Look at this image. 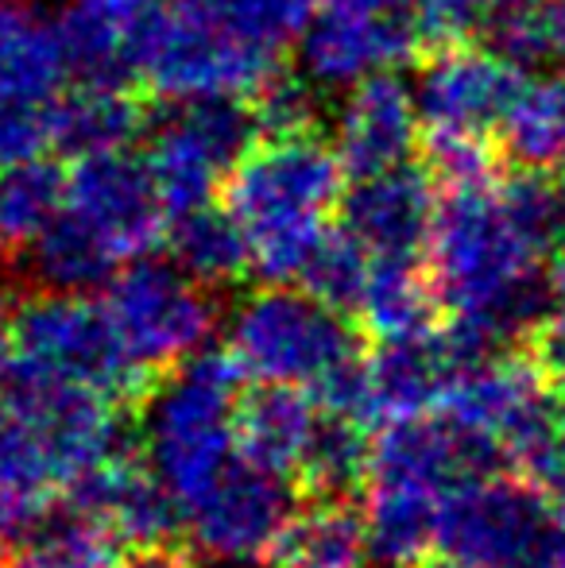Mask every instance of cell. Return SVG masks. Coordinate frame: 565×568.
<instances>
[{"mask_svg": "<svg viewBox=\"0 0 565 568\" xmlns=\"http://www.w3.org/2000/svg\"><path fill=\"white\" fill-rule=\"evenodd\" d=\"M345 166L314 132H275L244 151L225 182V205L252 247L264 283H299L330 213L345 202Z\"/></svg>", "mask_w": 565, "mask_h": 568, "instance_id": "6da1fadb", "label": "cell"}, {"mask_svg": "<svg viewBox=\"0 0 565 568\" xmlns=\"http://www.w3.org/2000/svg\"><path fill=\"white\" fill-rule=\"evenodd\" d=\"M249 375L233 352L202 348L163 372L137 406V445L186 510L236 460V403Z\"/></svg>", "mask_w": 565, "mask_h": 568, "instance_id": "7a4b0ae2", "label": "cell"}, {"mask_svg": "<svg viewBox=\"0 0 565 568\" xmlns=\"http://www.w3.org/2000/svg\"><path fill=\"white\" fill-rule=\"evenodd\" d=\"M225 348L256 383L317 387L361 356V333L345 310H333L302 286L268 283L233 306Z\"/></svg>", "mask_w": 565, "mask_h": 568, "instance_id": "3957f363", "label": "cell"}, {"mask_svg": "<svg viewBox=\"0 0 565 568\" xmlns=\"http://www.w3.org/2000/svg\"><path fill=\"white\" fill-rule=\"evenodd\" d=\"M437 554L465 568H565V507L523 476L468 479L442 499Z\"/></svg>", "mask_w": 565, "mask_h": 568, "instance_id": "277c9868", "label": "cell"}, {"mask_svg": "<svg viewBox=\"0 0 565 568\" xmlns=\"http://www.w3.org/2000/svg\"><path fill=\"white\" fill-rule=\"evenodd\" d=\"M12 364L82 383L124 406H140L155 383L129 356L105 302L82 291H43L16 306Z\"/></svg>", "mask_w": 565, "mask_h": 568, "instance_id": "5b68a950", "label": "cell"}, {"mask_svg": "<svg viewBox=\"0 0 565 568\" xmlns=\"http://www.w3.org/2000/svg\"><path fill=\"white\" fill-rule=\"evenodd\" d=\"M105 310L129 356L148 375H163L202 352L218 325L210 286L190 278L179 263L137 260L105 283Z\"/></svg>", "mask_w": 565, "mask_h": 568, "instance_id": "8992f818", "label": "cell"}, {"mask_svg": "<svg viewBox=\"0 0 565 568\" xmlns=\"http://www.w3.org/2000/svg\"><path fill=\"white\" fill-rule=\"evenodd\" d=\"M70 74L59 23L23 0H0V163L54 148Z\"/></svg>", "mask_w": 565, "mask_h": 568, "instance_id": "52a82bcc", "label": "cell"}, {"mask_svg": "<svg viewBox=\"0 0 565 568\" xmlns=\"http://www.w3.org/2000/svg\"><path fill=\"white\" fill-rule=\"evenodd\" d=\"M280 62L264 51L218 36L163 0L143 43L140 78L171 105L190 101H252L280 78Z\"/></svg>", "mask_w": 565, "mask_h": 568, "instance_id": "ba28073f", "label": "cell"}, {"mask_svg": "<svg viewBox=\"0 0 565 568\" xmlns=\"http://www.w3.org/2000/svg\"><path fill=\"white\" fill-rule=\"evenodd\" d=\"M415 0H317L299 39V67L314 90H353L415 54Z\"/></svg>", "mask_w": 565, "mask_h": 568, "instance_id": "9c48e42d", "label": "cell"}, {"mask_svg": "<svg viewBox=\"0 0 565 568\" xmlns=\"http://www.w3.org/2000/svg\"><path fill=\"white\" fill-rule=\"evenodd\" d=\"M299 510V487H291V476L268 471L260 464L236 456L186 510L190 541L202 561L225 568H249L272 561L286 523Z\"/></svg>", "mask_w": 565, "mask_h": 568, "instance_id": "30bf717a", "label": "cell"}, {"mask_svg": "<svg viewBox=\"0 0 565 568\" xmlns=\"http://www.w3.org/2000/svg\"><path fill=\"white\" fill-rule=\"evenodd\" d=\"M256 132V116L241 109V101L174 105L171 116L151 132L143 155L167 213L179 217L198 205H210L213 194L225 190Z\"/></svg>", "mask_w": 565, "mask_h": 568, "instance_id": "8fae6325", "label": "cell"}, {"mask_svg": "<svg viewBox=\"0 0 565 568\" xmlns=\"http://www.w3.org/2000/svg\"><path fill=\"white\" fill-rule=\"evenodd\" d=\"M59 217L90 236L121 267H129L167 236L171 213L151 182L148 163L121 148L74 159Z\"/></svg>", "mask_w": 565, "mask_h": 568, "instance_id": "7c38bea8", "label": "cell"}, {"mask_svg": "<svg viewBox=\"0 0 565 568\" xmlns=\"http://www.w3.org/2000/svg\"><path fill=\"white\" fill-rule=\"evenodd\" d=\"M523 70L500 59L492 47H437L415 78V101L426 132H481L504 124L523 90Z\"/></svg>", "mask_w": 565, "mask_h": 568, "instance_id": "4fadbf2b", "label": "cell"}, {"mask_svg": "<svg viewBox=\"0 0 565 568\" xmlns=\"http://www.w3.org/2000/svg\"><path fill=\"white\" fill-rule=\"evenodd\" d=\"M67 503L121 538L129 554L171 549L186 530L182 507L148 460L117 456L67 484Z\"/></svg>", "mask_w": 565, "mask_h": 568, "instance_id": "5bb4252c", "label": "cell"}, {"mask_svg": "<svg viewBox=\"0 0 565 568\" xmlns=\"http://www.w3.org/2000/svg\"><path fill=\"white\" fill-rule=\"evenodd\" d=\"M423 132L415 85H403L395 74H376L345 90L333 116V151L349 179H369L380 171L407 166Z\"/></svg>", "mask_w": 565, "mask_h": 568, "instance_id": "9a60e30c", "label": "cell"}, {"mask_svg": "<svg viewBox=\"0 0 565 568\" xmlns=\"http://www.w3.org/2000/svg\"><path fill=\"white\" fill-rule=\"evenodd\" d=\"M341 217L376 260H418L430 247L437 217L434 182L415 166L353 179V190L341 202Z\"/></svg>", "mask_w": 565, "mask_h": 568, "instance_id": "2e32d148", "label": "cell"}, {"mask_svg": "<svg viewBox=\"0 0 565 568\" xmlns=\"http://www.w3.org/2000/svg\"><path fill=\"white\" fill-rule=\"evenodd\" d=\"M163 0H62L59 36L78 82L129 85Z\"/></svg>", "mask_w": 565, "mask_h": 568, "instance_id": "e0dca14e", "label": "cell"}, {"mask_svg": "<svg viewBox=\"0 0 565 568\" xmlns=\"http://www.w3.org/2000/svg\"><path fill=\"white\" fill-rule=\"evenodd\" d=\"M369 375L376 387L380 418L387 422L442 410L445 395L465 375V367H461V356L445 325H434L418 337L380 341V348L369 356Z\"/></svg>", "mask_w": 565, "mask_h": 568, "instance_id": "ac0fdd59", "label": "cell"}, {"mask_svg": "<svg viewBox=\"0 0 565 568\" xmlns=\"http://www.w3.org/2000/svg\"><path fill=\"white\" fill-rule=\"evenodd\" d=\"M322 406L314 390L294 383H256L236 403V453L280 476H294Z\"/></svg>", "mask_w": 565, "mask_h": 568, "instance_id": "d6986e66", "label": "cell"}, {"mask_svg": "<svg viewBox=\"0 0 565 568\" xmlns=\"http://www.w3.org/2000/svg\"><path fill=\"white\" fill-rule=\"evenodd\" d=\"M445 495L415 484L369 479L364 487V538L369 561L380 568H418L437 549V515Z\"/></svg>", "mask_w": 565, "mask_h": 568, "instance_id": "ffe728a7", "label": "cell"}, {"mask_svg": "<svg viewBox=\"0 0 565 568\" xmlns=\"http://www.w3.org/2000/svg\"><path fill=\"white\" fill-rule=\"evenodd\" d=\"M369 561L364 510L353 499H310L294 510L272 568H361Z\"/></svg>", "mask_w": 565, "mask_h": 568, "instance_id": "44dd1931", "label": "cell"}, {"mask_svg": "<svg viewBox=\"0 0 565 568\" xmlns=\"http://www.w3.org/2000/svg\"><path fill=\"white\" fill-rule=\"evenodd\" d=\"M171 260L198 278L202 286L218 291V286H233L252 271V247L244 236L241 221L233 217L229 205H198L190 213L171 217Z\"/></svg>", "mask_w": 565, "mask_h": 568, "instance_id": "7402d4cb", "label": "cell"}, {"mask_svg": "<svg viewBox=\"0 0 565 568\" xmlns=\"http://www.w3.org/2000/svg\"><path fill=\"white\" fill-rule=\"evenodd\" d=\"M437 310H442V298H437L430 267L418 260H376L356 314L376 341H400L434 329Z\"/></svg>", "mask_w": 565, "mask_h": 568, "instance_id": "603a6c76", "label": "cell"}, {"mask_svg": "<svg viewBox=\"0 0 565 568\" xmlns=\"http://www.w3.org/2000/svg\"><path fill=\"white\" fill-rule=\"evenodd\" d=\"M67 202V171L43 155L0 163V255H28Z\"/></svg>", "mask_w": 565, "mask_h": 568, "instance_id": "cb8c5ba5", "label": "cell"}, {"mask_svg": "<svg viewBox=\"0 0 565 568\" xmlns=\"http://www.w3.org/2000/svg\"><path fill=\"white\" fill-rule=\"evenodd\" d=\"M372 476V434L369 426L341 414L317 418L310 445L299 460V491L306 499H356Z\"/></svg>", "mask_w": 565, "mask_h": 568, "instance_id": "d4e9b609", "label": "cell"}, {"mask_svg": "<svg viewBox=\"0 0 565 568\" xmlns=\"http://www.w3.org/2000/svg\"><path fill=\"white\" fill-rule=\"evenodd\" d=\"M500 148L515 166L565 171V67L523 82L500 124Z\"/></svg>", "mask_w": 565, "mask_h": 568, "instance_id": "484cf974", "label": "cell"}, {"mask_svg": "<svg viewBox=\"0 0 565 568\" xmlns=\"http://www.w3.org/2000/svg\"><path fill=\"white\" fill-rule=\"evenodd\" d=\"M171 4L233 43L283 59L286 47H299L317 0H171Z\"/></svg>", "mask_w": 565, "mask_h": 568, "instance_id": "4316f807", "label": "cell"}, {"mask_svg": "<svg viewBox=\"0 0 565 568\" xmlns=\"http://www.w3.org/2000/svg\"><path fill=\"white\" fill-rule=\"evenodd\" d=\"M140 109L129 98V85H98L78 82L59 101L54 120V148L70 155H98V151H121L140 135Z\"/></svg>", "mask_w": 565, "mask_h": 568, "instance_id": "83f0119b", "label": "cell"}, {"mask_svg": "<svg viewBox=\"0 0 565 568\" xmlns=\"http://www.w3.org/2000/svg\"><path fill=\"white\" fill-rule=\"evenodd\" d=\"M129 549L109 526L82 515L70 503L51 510L43 530L0 568H121Z\"/></svg>", "mask_w": 565, "mask_h": 568, "instance_id": "f1b7e54d", "label": "cell"}, {"mask_svg": "<svg viewBox=\"0 0 565 568\" xmlns=\"http://www.w3.org/2000/svg\"><path fill=\"white\" fill-rule=\"evenodd\" d=\"M372 263H376V255H372L345 225L337 232L325 229V236L317 240L306 267H302L299 286L314 294V298L330 302L333 310L353 314V310L361 306L364 286H369V278H372Z\"/></svg>", "mask_w": 565, "mask_h": 568, "instance_id": "f546056e", "label": "cell"}, {"mask_svg": "<svg viewBox=\"0 0 565 568\" xmlns=\"http://www.w3.org/2000/svg\"><path fill=\"white\" fill-rule=\"evenodd\" d=\"M0 487H31V491L62 487L39 429L4 395H0Z\"/></svg>", "mask_w": 565, "mask_h": 568, "instance_id": "4dcf8cb0", "label": "cell"}, {"mask_svg": "<svg viewBox=\"0 0 565 568\" xmlns=\"http://www.w3.org/2000/svg\"><path fill=\"white\" fill-rule=\"evenodd\" d=\"M430 171L445 186H473L496 179V143L481 132H426Z\"/></svg>", "mask_w": 565, "mask_h": 568, "instance_id": "1f68e13d", "label": "cell"}, {"mask_svg": "<svg viewBox=\"0 0 565 568\" xmlns=\"http://www.w3.org/2000/svg\"><path fill=\"white\" fill-rule=\"evenodd\" d=\"M492 8L496 0H415L423 39L437 47L473 43V36H484Z\"/></svg>", "mask_w": 565, "mask_h": 568, "instance_id": "d6a6232c", "label": "cell"}, {"mask_svg": "<svg viewBox=\"0 0 565 568\" xmlns=\"http://www.w3.org/2000/svg\"><path fill=\"white\" fill-rule=\"evenodd\" d=\"M54 491H31V487H0V561L20 554L51 518Z\"/></svg>", "mask_w": 565, "mask_h": 568, "instance_id": "836d02e7", "label": "cell"}, {"mask_svg": "<svg viewBox=\"0 0 565 568\" xmlns=\"http://www.w3.org/2000/svg\"><path fill=\"white\" fill-rule=\"evenodd\" d=\"M314 85L302 78V82H291V78H275L272 85L256 93V116L260 132L264 135H275V132H306L310 120H314V98H310Z\"/></svg>", "mask_w": 565, "mask_h": 568, "instance_id": "e575fe53", "label": "cell"}, {"mask_svg": "<svg viewBox=\"0 0 565 568\" xmlns=\"http://www.w3.org/2000/svg\"><path fill=\"white\" fill-rule=\"evenodd\" d=\"M527 352L538 364V372H543L554 387L565 390V306H558L551 317H546L543 329L531 337Z\"/></svg>", "mask_w": 565, "mask_h": 568, "instance_id": "d590c367", "label": "cell"}, {"mask_svg": "<svg viewBox=\"0 0 565 568\" xmlns=\"http://www.w3.org/2000/svg\"><path fill=\"white\" fill-rule=\"evenodd\" d=\"M538 16L554 67H565V0H538Z\"/></svg>", "mask_w": 565, "mask_h": 568, "instance_id": "8d00e7d4", "label": "cell"}, {"mask_svg": "<svg viewBox=\"0 0 565 568\" xmlns=\"http://www.w3.org/2000/svg\"><path fill=\"white\" fill-rule=\"evenodd\" d=\"M202 561V557H198ZM121 568H225V565H213V561H202V565H194L190 557H182L179 549H140V554H132V557H124V565Z\"/></svg>", "mask_w": 565, "mask_h": 568, "instance_id": "74e56055", "label": "cell"}, {"mask_svg": "<svg viewBox=\"0 0 565 568\" xmlns=\"http://www.w3.org/2000/svg\"><path fill=\"white\" fill-rule=\"evenodd\" d=\"M16 348V306H8V298L0 294V375H4L8 359Z\"/></svg>", "mask_w": 565, "mask_h": 568, "instance_id": "f35d334b", "label": "cell"}, {"mask_svg": "<svg viewBox=\"0 0 565 568\" xmlns=\"http://www.w3.org/2000/svg\"><path fill=\"white\" fill-rule=\"evenodd\" d=\"M546 278H551V291H554V298H558V306H565V244L551 255V263H546Z\"/></svg>", "mask_w": 565, "mask_h": 568, "instance_id": "ab89813d", "label": "cell"}, {"mask_svg": "<svg viewBox=\"0 0 565 568\" xmlns=\"http://www.w3.org/2000/svg\"><path fill=\"white\" fill-rule=\"evenodd\" d=\"M418 568H465V565H457V561H450V557H437V561H423Z\"/></svg>", "mask_w": 565, "mask_h": 568, "instance_id": "60d3db41", "label": "cell"}]
</instances>
